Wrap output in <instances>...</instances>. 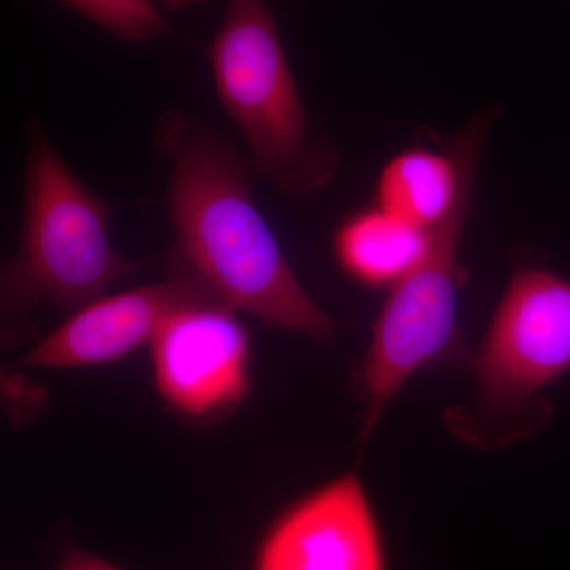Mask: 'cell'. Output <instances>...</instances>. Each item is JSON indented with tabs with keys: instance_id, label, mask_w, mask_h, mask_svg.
Segmentation results:
<instances>
[{
	"instance_id": "obj_1",
	"label": "cell",
	"mask_w": 570,
	"mask_h": 570,
	"mask_svg": "<svg viewBox=\"0 0 570 570\" xmlns=\"http://www.w3.org/2000/svg\"><path fill=\"white\" fill-rule=\"evenodd\" d=\"M156 146L170 167L165 205L175 264L238 313L318 343L335 340L336 322L307 294L255 206L253 167L234 141L168 110L157 122Z\"/></svg>"
},
{
	"instance_id": "obj_2",
	"label": "cell",
	"mask_w": 570,
	"mask_h": 570,
	"mask_svg": "<svg viewBox=\"0 0 570 570\" xmlns=\"http://www.w3.org/2000/svg\"><path fill=\"white\" fill-rule=\"evenodd\" d=\"M208 45L217 97L245 138L258 178L287 197H309L335 179V146L314 137L281 40L272 0H225Z\"/></svg>"
},
{
	"instance_id": "obj_3",
	"label": "cell",
	"mask_w": 570,
	"mask_h": 570,
	"mask_svg": "<svg viewBox=\"0 0 570 570\" xmlns=\"http://www.w3.org/2000/svg\"><path fill=\"white\" fill-rule=\"evenodd\" d=\"M111 205L71 171L43 127L29 140L22 230L3 265V303L31 309L40 302L77 311L138 269L110 235Z\"/></svg>"
},
{
	"instance_id": "obj_4",
	"label": "cell",
	"mask_w": 570,
	"mask_h": 570,
	"mask_svg": "<svg viewBox=\"0 0 570 570\" xmlns=\"http://www.w3.org/2000/svg\"><path fill=\"white\" fill-rule=\"evenodd\" d=\"M472 371L479 412L542 426L551 409L540 393L570 371V281L540 266L513 273Z\"/></svg>"
},
{
	"instance_id": "obj_5",
	"label": "cell",
	"mask_w": 570,
	"mask_h": 570,
	"mask_svg": "<svg viewBox=\"0 0 570 570\" xmlns=\"http://www.w3.org/2000/svg\"><path fill=\"white\" fill-rule=\"evenodd\" d=\"M472 193L464 195L452 216L434 230L425 261L390 288L379 313L360 370L366 404L363 441L373 434L385 409L411 377L436 362L455 341L463 284L459 250Z\"/></svg>"
},
{
	"instance_id": "obj_6",
	"label": "cell",
	"mask_w": 570,
	"mask_h": 570,
	"mask_svg": "<svg viewBox=\"0 0 570 570\" xmlns=\"http://www.w3.org/2000/svg\"><path fill=\"white\" fill-rule=\"evenodd\" d=\"M238 314L220 299H202L176 309L154 336V384L176 414L214 419L245 403L253 344Z\"/></svg>"
},
{
	"instance_id": "obj_7",
	"label": "cell",
	"mask_w": 570,
	"mask_h": 570,
	"mask_svg": "<svg viewBox=\"0 0 570 570\" xmlns=\"http://www.w3.org/2000/svg\"><path fill=\"white\" fill-rule=\"evenodd\" d=\"M253 570H387L362 479L337 475L284 510L258 543Z\"/></svg>"
},
{
	"instance_id": "obj_8",
	"label": "cell",
	"mask_w": 570,
	"mask_h": 570,
	"mask_svg": "<svg viewBox=\"0 0 570 570\" xmlns=\"http://www.w3.org/2000/svg\"><path fill=\"white\" fill-rule=\"evenodd\" d=\"M202 299L219 298L193 273L175 264L168 279L102 295L78 307L26 352L21 365L37 370L110 365L146 344L151 346L154 336L176 309Z\"/></svg>"
},
{
	"instance_id": "obj_9",
	"label": "cell",
	"mask_w": 570,
	"mask_h": 570,
	"mask_svg": "<svg viewBox=\"0 0 570 570\" xmlns=\"http://www.w3.org/2000/svg\"><path fill=\"white\" fill-rule=\"evenodd\" d=\"M497 116L494 110L480 112L444 151L417 146L397 153L379 174L374 205L409 224L436 230L474 190L479 157Z\"/></svg>"
},
{
	"instance_id": "obj_10",
	"label": "cell",
	"mask_w": 570,
	"mask_h": 570,
	"mask_svg": "<svg viewBox=\"0 0 570 570\" xmlns=\"http://www.w3.org/2000/svg\"><path fill=\"white\" fill-rule=\"evenodd\" d=\"M434 230L379 208L360 209L336 228L333 254L340 268L367 288H392L430 254Z\"/></svg>"
},
{
	"instance_id": "obj_11",
	"label": "cell",
	"mask_w": 570,
	"mask_h": 570,
	"mask_svg": "<svg viewBox=\"0 0 570 570\" xmlns=\"http://www.w3.org/2000/svg\"><path fill=\"white\" fill-rule=\"evenodd\" d=\"M118 40L148 41L170 36L159 0H55Z\"/></svg>"
},
{
	"instance_id": "obj_12",
	"label": "cell",
	"mask_w": 570,
	"mask_h": 570,
	"mask_svg": "<svg viewBox=\"0 0 570 570\" xmlns=\"http://www.w3.org/2000/svg\"><path fill=\"white\" fill-rule=\"evenodd\" d=\"M58 570H122L118 566L111 564L110 561L89 553V551L71 547L63 553Z\"/></svg>"
},
{
	"instance_id": "obj_13",
	"label": "cell",
	"mask_w": 570,
	"mask_h": 570,
	"mask_svg": "<svg viewBox=\"0 0 570 570\" xmlns=\"http://www.w3.org/2000/svg\"><path fill=\"white\" fill-rule=\"evenodd\" d=\"M214 0H159L160 7L167 10L190 9V7L204 6Z\"/></svg>"
}]
</instances>
